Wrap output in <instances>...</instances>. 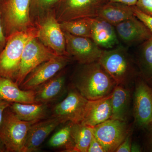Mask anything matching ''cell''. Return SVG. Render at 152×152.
<instances>
[{
	"label": "cell",
	"instance_id": "cell-1",
	"mask_svg": "<svg viewBox=\"0 0 152 152\" xmlns=\"http://www.w3.org/2000/svg\"><path fill=\"white\" fill-rule=\"evenodd\" d=\"M81 65L74 77L73 83L84 97L88 100H94L111 94L116 83L98 61Z\"/></svg>",
	"mask_w": 152,
	"mask_h": 152
},
{
	"label": "cell",
	"instance_id": "cell-2",
	"mask_svg": "<svg viewBox=\"0 0 152 152\" xmlns=\"http://www.w3.org/2000/svg\"><path fill=\"white\" fill-rule=\"evenodd\" d=\"M38 29L30 27L7 37L5 46L0 53V76L16 80L26 45L37 37Z\"/></svg>",
	"mask_w": 152,
	"mask_h": 152
},
{
	"label": "cell",
	"instance_id": "cell-3",
	"mask_svg": "<svg viewBox=\"0 0 152 152\" xmlns=\"http://www.w3.org/2000/svg\"><path fill=\"white\" fill-rule=\"evenodd\" d=\"M98 61L117 85L126 87L139 76L134 63L124 47L103 50Z\"/></svg>",
	"mask_w": 152,
	"mask_h": 152
},
{
	"label": "cell",
	"instance_id": "cell-4",
	"mask_svg": "<svg viewBox=\"0 0 152 152\" xmlns=\"http://www.w3.org/2000/svg\"><path fill=\"white\" fill-rule=\"evenodd\" d=\"M34 123L20 119L10 107L4 112L0 125V140L7 152H23L31 125Z\"/></svg>",
	"mask_w": 152,
	"mask_h": 152
},
{
	"label": "cell",
	"instance_id": "cell-5",
	"mask_svg": "<svg viewBox=\"0 0 152 152\" xmlns=\"http://www.w3.org/2000/svg\"><path fill=\"white\" fill-rule=\"evenodd\" d=\"M133 115L136 124L142 129L152 128V88L142 76L134 81Z\"/></svg>",
	"mask_w": 152,
	"mask_h": 152
},
{
	"label": "cell",
	"instance_id": "cell-6",
	"mask_svg": "<svg viewBox=\"0 0 152 152\" xmlns=\"http://www.w3.org/2000/svg\"><path fill=\"white\" fill-rule=\"evenodd\" d=\"M31 0H7L3 7L4 33L11 34L31 27L30 6Z\"/></svg>",
	"mask_w": 152,
	"mask_h": 152
},
{
	"label": "cell",
	"instance_id": "cell-7",
	"mask_svg": "<svg viewBox=\"0 0 152 152\" xmlns=\"http://www.w3.org/2000/svg\"><path fill=\"white\" fill-rule=\"evenodd\" d=\"M57 56L54 52L42 43L37 37L31 39L24 49L16 83L20 86L35 68Z\"/></svg>",
	"mask_w": 152,
	"mask_h": 152
},
{
	"label": "cell",
	"instance_id": "cell-8",
	"mask_svg": "<svg viewBox=\"0 0 152 152\" xmlns=\"http://www.w3.org/2000/svg\"><path fill=\"white\" fill-rule=\"evenodd\" d=\"M90 128L93 135L104 147L106 152L115 151L129 134L126 122L119 120L110 119Z\"/></svg>",
	"mask_w": 152,
	"mask_h": 152
},
{
	"label": "cell",
	"instance_id": "cell-9",
	"mask_svg": "<svg viewBox=\"0 0 152 152\" xmlns=\"http://www.w3.org/2000/svg\"><path fill=\"white\" fill-rule=\"evenodd\" d=\"M88 102L75 88L71 89L52 109V117L58 118L61 124L81 123Z\"/></svg>",
	"mask_w": 152,
	"mask_h": 152
},
{
	"label": "cell",
	"instance_id": "cell-10",
	"mask_svg": "<svg viewBox=\"0 0 152 152\" xmlns=\"http://www.w3.org/2000/svg\"><path fill=\"white\" fill-rule=\"evenodd\" d=\"M64 32L66 51L80 64L98 61L103 50L90 38L78 37Z\"/></svg>",
	"mask_w": 152,
	"mask_h": 152
},
{
	"label": "cell",
	"instance_id": "cell-11",
	"mask_svg": "<svg viewBox=\"0 0 152 152\" xmlns=\"http://www.w3.org/2000/svg\"><path fill=\"white\" fill-rule=\"evenodd\" d=\"M69 56H57L35 68L20 86L24 90H34L56 76L70 61Z\"/></svg>",
	"mask_w": 152,
	"mask_h": 152
},
{
	"label": "cell",
	"instance_id": "cell-12",
	"mask_svg": "<svg viewBox=\"0 0 152 152\" xmlns=\"http://www.w3.org/2000/svg\"><path fill=\"white\" fill-rule=\"evenodd\" d=\"M37 38L57 56H68L66 41L60 23L54 15H49L39 26Z\"/></svg>",
	"mask_w": 152,
	"mask_h": 152
},
{
	"label": "cell",
	"instance_id": "cell-13",
	"mask_svg": "<svg viewBox=\"0 0 152 152\" xmlns=\"http://www.w3.org/2000/svg\"><path fill=\"white\" fill-rule=\"evenodd\" d=\"M99 0H65L62 9L58 14L59 22L83 18L97 17L102 6Z\"/></svg>",
	"mask_w": 152,
	"mask_h": 152
},
{
	"label": "cell",
	"instance_id": "cell-14",
	"mask_svg": "<svg viewBox=\"0 0 152 152\" xmlns=\"http://www.w3.org/2000/svg\"><path fill=\"white\" fill-rule=\"evenodd\" d=\"M118 37L129 45L143 42L152 36V31L135 16L115 26Z\"/></svg>",
	"mask_w": 152,
	"mask_h": 152
},
{
	"label": "cell",
	"instance_id": "cell-15",
	"mask_svg": "<svg viewBox=\"0 0 152 152\" xmlns=\"http://www.w3.org/2000/svg\"><path fill=\"white\" fill-rule=\"evenodd\" d=\"M60 124L59 120L53 117L33 124L29 130L23 152L37 151L45 140Z\"/></svg>",
	"mask_w": 152,
	"mask_h": 152
},
{
	"label": "cell",
	"instance_id": "cell-16",
	"mask_svg": "<svg viewBox=\"0 0 152 152\" xmlns=\"http://www.w3.org/2000/svg\"><path fill=\"white\" fill-rule=\"evenodd\" d=\"M91 39L100 48H113L119 44L115 26L99 17L90 18Z\"/></svg>",
	"mask_w": 152,
	"mask_h": 152
},
{
	"label": "cell",
	"instance_id": "cell-17",
	"mask_svg": "<svg viewBox=\"0 0 152 152\" xmlns=\"http://www.w3.org/2000/svg\"><path fill=\"white\" fill-rule=\"evenodd\" d=\"M112 107L111 94L105 97L88 100L82 124L94 126L111 118Z\"/></svg>",
	"mask_w": 152,
	"mask_h": 152
},
{
	"label": "cell",
	"instance_id": "cell-18",
	"mask_svg": "<svg viewBox=\"0 0 152 152\" xmlns=\"http://www.w3.org/2000/svg\"><path fill=\"white\" fill-rule=\"evenodd\" d=\"M66 77L64 74H57L34 90L36 103L48 104L58 99L64 90Z\"/></svg>",
	"mask_w": 152,
	"mask_h": 152
},
{
	"label": "cell",
	"instance_id": "cell-19",
	"mask_svg": "<svg viewBox=\"0 0 152 152\" xmlns=\"http://www.w3.org/2000/svg\"><path fill=\"white\" fill-rule=\"evenodd\" d=\"M0 100L10 103H36L34 90H24L12 80L0 76Z\"/></svg>",
	"mask_w": 152,
	"mask_h": 152
},
{
	"label": "cell",
	"instance_id": "cell-20",
	"mask_svg": "<svg viewBox=\"0 0 152 152\" xmlns=\"http://www.w3.org/2000/svg\"><path fill=\"white\" fill-rule=\"evenodd\" d=\"M131 100V91L126 87L117 85L111 94L110 119L126 121Z\"/></svg>",
	"mask_w": 152,
	"mask_h": 152
},
{
	"label": "cell",
	"instance_id": "cell-21",
	"mask_svg": "<svg viewBox=\"0 0 152 152\" xmlns=\"http://www.w3.org/2000/svg\"><path fill=\"white\" fill-rule=\"evenodd\" d=\"M48 104L10 103V108L20 119L34 123L47 118Z\"/></svg>",
	"mask_w": 152,
	"mask_h": 152
},
{
	"label": "cell",
	"instance_id": "cell-22",
	"mask_svg": "<svg viewBox=\"0 0 152 152\" xmlns=\"http://www.w3.org/2000/svg\"><path fill=\"white\" fill-rule=\"evenodd\" d=\"M134 16L133 6L111 2L103 5L97 15L114 26Z\"/></svg>",
	"mask_w": 152,
	"mask_h": 152
},
{
	"label": "cell",
	"instance_id": "cell-23",
	"mask_svg": "<svg viewBox=\"0 0 152 152\" xmlns=\"http://www.w3.org/2000/svg\"><path fill=\"white\" fill-rule=\"evenodd\" d=\"M71 134L74 152H88L93 136L90 127L81 123H72Z\"/></svg>",
	"mask_w": 152,
	"mask_h": 152
},
{
	"label": "cell",
	"instance_id": "cell-24",
	"mask_svg": "<svg viewBox=\"0 0 152 152\" xmlns=\"http://www.w3.org/2000/svg\"><path fill=\"white\" fill-rule=\"evenodd\" d=\"M139 63L142 77L147 82H152V36L143 42Z\"/></svg>",
	"mask_w": 152,
	"mask_h": 152
},
{
	"label": "cell",
	"instance_id": "cell-25",
	"mask_svg": "<svg viewBox=\"0 0 152 152\" xmlns=\"http://www.w3.org/2000/svg\"><path fill=\"white\" fill-rule=\"evenodd\" d=\"M71 126L72 123L69 122L56 132L49 140V146L53 148L64 149L65 152H74Z\"/></svg>",
	"mask_w": 152,
	"mask_h": 152
},
{
	"label": "cell",
	"instance_id": "cell-26",
	"mask_svg": "<svg viewBox=\"0 0 152 152\" xmlns=\"http://www.w3.org/2000/svg\"><path fill=\"white\" fill-rule=\"evenodd\" d=\"M63 31L73 35L91 39L90 18H83L60 22Z\"/></svg>",
	"mask_w": 152,
	"mask_h": 152
},
{
	"label": "cell",
	"instance_id": "cell-27",
	"mask_svg": "<svg viewBox=\"0 0 152 152\" xmlns=\"http://www.w3.org/2000/svg\"><path fill=\"white\" fill-rule=\"evenodd\" d=\"M133 10L134 15L143 22L152 31V16L144 13L135 6H133Z\"/></svg>",
	"mask_w": 152,
	"mask_h": 152
},
{
	"label": "cell",
	"instance_id": "cell-28",
	"mask_svg": "<svg viewBox=\"0 0 152 152\" xmlns=\"http://www.w3.org/2000/svg\"><path fill=\"white\" fill-rule=\"evenodd\" d=\"M135 6L144 13L152 16V0H138Z\"/></svg>",
	"mask_w": 152,
	"mask_h": 152
},
{
	"label": "cell",
	"instance_id": "cell-29",
	"mask_svg": "<svg viewBox=\"0 0 152 152\" xmlns=\"http://www.w3.org/2000/svg\"><path fill=\"white\" fill-rule=\"evenodd\" d=\"M88 152H106L104 147L93 135L90 142Z\"/></svg>",
	"mask_w": 152,
	"mask_h": 152
},
{
	"label": "cell",
	"instance_id": "cell-30",
	"mask_svg": "<svg viewBox=\"0 0 152 152\" xmlns=\"http://www.w3.org/2000/svg\"><path fill=\"white\" fill-rule=\"evenodd\" d=\"M132 138L131 135L129 134L124 141L117 148L115 151L116 152H130L132 146Z\"/></svg>",
	"mask_w": 152,
	"mask_h": 152
},
{
	"label": "cell",
	"instance_id": "cell-31",
	"mask_svg": "<svg viewBox=\"0 0 152 152\" xmlns=\"http://www.w3.org/2000/svg\"><path fill=\"white\" fill-rule=\"evenodd\" d=\"M59 0H34L35 2L43 8H48L53 6Z\"/></svg>",
	"mask_w": 152,
	"mask_h": 152
},
{
	"label": "cell",
	"instance_id": "cell-32",
	"mask_svg": "<svg viewBox=\"0 0 152 152\" xmlns=\"http://www.w3.org/2000/svg\"><path fill=\"white\" fill-rule=\"evenodd\" d=\"M1 1L2 0H0V4ZM1 16V11H0V53L5 46L6 42H7V38L5 35L4 30H3Z\"/></svg>",
	"mask_w": 152,
	"mask_h": 152
},
{
	"label": "cell",
	"instance_id": "cell-33",
	"mask_svg": "<svg viewBox=\"0 0 152 152\" xmlns=\"http://www.w3.org/2000/svg\"><path fill=\"white\" fill-rule=\"evenodd\" d=\"M10 103L7 101L0 100V125L2 121L4 112L7 108L10 107Z\"/></svg>",
	"mask_w": 152,
	"mask_h": 152
},
{
	"label": "cell",
	"instance_id": "cell-34",
	"mask_svg": "<svg viewBox=\"0 0 152 152\" xmlns=\"http://www.w3.org/2000/svg\"><path fill=\"white\" fill-rule=\"evenodd\" d=\"M111 2L119 3L130 6H136L138 0H109Z\"/></svg>",
	"mask_w": 152,
	"mask_h": 152
},
{
	"label": "cell",
	"instance_id": "cell-35",
	"mask_svg": "<svg viewBox=\"0 0 152 152\" xmlns=\"http://www.w3.org/2000/svg\"><path fill=\"white\" fill-rule=\"evenodd\" d=\"M141 147L136 143H132L131 146V152H138L141 151Z\"/></svg>",
	"mask_w": 152,
	"mask_h": 152
},
{
	"label": "cell",
	"instance_id": "cell-36",
	"mask_svg": "<svg viewBox=\"0 0 152 152\" xmlns=\"http://www.w3.org/2000/svg\"><path fill=\"white\" fill-rule=\"evenodd\" d=\"M7 152L4 145L3 142L0 140V152Z\"/></svg>",
	"mask_w": 152,
	"mask_h": 152
},
{
	"label": "cell",
	"instance_id": "cell-37",
	"mask_svg": "<svg viewBox=\"0 0 152 152\" xmlns=\"http://www.w3.org/2000/svg\"><path fill=\"white\" fill-rule=\"evenodd\" d=\"M150 130H151V143L152 147V128L151 129H150Z\"/></svg>",
	"mask_w": 152,
	"mask_h": 152
}]
</instances>
